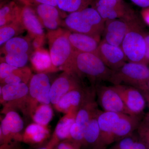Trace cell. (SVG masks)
<instances>
[{"mask_svg": "<svg viewBox=\"0 0 149 149\" xmlns=\"http://www.w3.org/2000/svg\"><path fill=\"white\" fill-rule=\"evenodd\" d=\"M146 35L141 21L134 14L130 18V27L121 45L130 62L145 64L146 49Z\"/></svg>", "mask_w": 149, "mask_h": 149, "instance_id": "277c9868", "label": "cell"}, {"mask_svg": "<svg viewBox=\"0 0 149 149\" xmlns=\"http://www.w3.org/2000/svg\"><path fill=\"white\" fill-rule=\"evenodd\" d=\"M123 113L99 111L97 120L100 128L102 144L105 149L114 143L113 130L116 123Z\"/></svg>", "mask_w": 149, "mask_h": 149, "instance_id": "2e32d148", "label": "cell"}, {"mask_svg": "<svg viewBox=\"0 0 149 149\" xmlns=\"http://www.w3.org/2000/svg\"><path fill=\"white\" fill-rule=\"evenodd\" d=\"M31 70L27 67L17 68L10 75L1 81L3 85L25 83L27 84L32 77Z\"/></svg>", "mask_w": 149, "mask_h": 149, "instance_id": "1f68e13d", "label": "cell"}, {"mask_svg": "<svg viewBox=\"0 0 149 149\" xmlns=\"http://www.w3.org/2000/svg\"><path fill=\"white\" fill-rule=\"evenodd\" d=\"M53 113L50 104H40L32 111V119L35 123L47 126L52 118Z\"/></svg>", "mask_w": 149, "mask_h": 149, "instance_id": "83f0119b", "label": "cell"}, {"mask_svg": "<svg viewBox=\"0 0 149 149\" xmlns=\"http://www.w3.org/2000/svg\"><path fill=\"white\" fill-rule=\"evenodd\" d=\"M14 1H15L17 3L22 6H29L32 7H34L39 5L45 4L50 5L56 7L58 8L56 0H14Z\"/></svg>", "mask_w": 149, "mask_h": 149, "instance_id": "e575fe53", "label": "cell"}, {"mask_svg": "<svg viewBox=\"0 0 149 149\" xmlns=\"http://www.w3.org/2000/svg\"><path fill=\"white\" fill-rule=\"evenodd\" d=\"M24 127V121L18 113L14 111L8 112L1 122V138L8 141L13 136L18 135Z\"/></svg>", "mask_w": 149, "mask_h": 149, "instance_id": "d6986e66", "label": "cell"}, {"mask_svg": "<svg viewBox=\"0 0 149 149\" xmlns=\"http://www.w3.org/2000/svg\"><path fill=\"white\" fill-rule=\"evenodd\" d=\"M145 40H146V56H145V64L147 65L149 63V35H146Z\"/></svg>", "mask_w": 149, "mask_h": 149, "instance_id": "ab89813d", "label": "cell"}, {"mask_svg": "<svg viewBox=\"0 0 149 149\" xmlns=\"http://www.w3.org/2000/svg\"><path fill=\"white\" fill-rule=\"evenodd\" d=\"M113 86L120 95L125 106L134 115L139 116L143 112L147 102L141 91L129 85Z\"/></svg>", "mask_w": 149, "mask_h": 149, "instance_id": "8fae6325", "label": "cell"}, {"mask_svg": "<svg viewBox=\"0 0 149 149\" xmlns=\"http://www.w3.org/2000/svg\"><path fill=\"white\" fill-rule=\"evenodd\" d=\"M30 57V54L27 53L8 54L1 57V62L21 68L26 67Z\"/></svg>", "mask_w": 149, "mask_h": 149, "instance_id": "d6a6232c", "label": "cell"}, {"mask_svg": "<svg viewBox=\"0 0 149 149\" xmlns=\"http://www.w3.org/2000/svg\"><path fill=\"white\" fill-rule=\"evenodd\" d=\"M21 20L24 29L27 30L32 40L37 38H45L44 26L32 7L23 6Z\"/></svg>", "mask_w": 149, "mask_h": 149, "instance_id": "e0dca14e", "label": "cell"}, {"mask_svg": "<svg viewBox=\"0 0 149 149\" xmlns=\"http://www.w3.org/2000/svg\"><path fill=\"white\" fill-rule=\"evenodd\" d=\"M115 143L106 149H148L138 134L133 133Z\"/></svg>", "mask_w": 149, "mask_h": 149, "instance_id": "f1b7e54d", "label": "cell"}, {"mask_svg": "<svg viewBox=\"0 0 149 149\" xmlns=\"http://www.w3.org/2000/svg\"><path fill=\"white\" fill-rule=\"evenodd\" d=\"M21 20L0 27V45L1 47L9 40L25 31Z\"/></svg>", "mask_w": 149, "mask_h": 149, "instance_id": "f546056e", "label": "cell"}, {"mask_svg": "<svg viewBox=\"0 0 149 149\" xmlns=\"http://www.w3.org/2000/svg\"><path fill=\"white\" fill-rule=\"evenodd\" d=\"M18 68L13 66L5 62H1L0 64V79L1 81L10 75Z\"/></svg>", "mask_w": 149, "mask_h": 149, "instance_id": "d590c367", "label": "cell"}, {"mask_svg": "<svg viewBox=\"0 0 149 149\" xmlns=\"http://www.w3.org/2000/svg\"><path fill=\"white\" fill-rule=\"evenodd\" d=\"M118 1H123V0H118Z\"/></svg>", "mask_w": 149, "mask_h": 149, "instance_id": "ee69618b", "label": "cell"}, {"mask_svg": "<svg viewBox=\"0 0 149 149\" xmlns=\"http://www.w3.org/2000/svg\"><path fill=\"white\" fill-rule=\"evenodd\" d=\"M2 102H11L24 99L29 95V86L25 83L7 84L1 86Z\"/></svg>", "mask_w": 149, "mask_h": 149, "instance_id": "d4e9b609", "label": "cell"}, {"mask_svg": "<svg viewBox=\"0 0 149 149\" xmlns=\"http://www.w3.org/2000/svg\"><path fill=\"white\" fill-rule=\"evenodd\" d=\"M141 15L144 22L149 26V7L142 9Z\"/></svg>", "mask_w": 149, "mask_h": 149, "instance_id": "74e56055", "label": "cell"}, {"mask_svg": "<svg viewBox=\"0 0 149 149\" xmlns=\"http://www.w3.org/2000/svg\"><path fill=\"white\" fill-rule=\"evenodd\" d=\"M58 7L65 13H70L88 8L95 0H56Z\"/></svg>", "mask_w": 149, "mask_h": 149, "instance_id": "4dcf8cb0", "label": "cell"}, {"mask_svg": "<svg viewBox=\"0 0 149 149\" xmlns=\"http://www.w3.org/2000/svg\"><path fill=\"white\" fill-rule=\"evenodd\" d=\"M70 32L60 27L48 31L46 35L53 64L64 71L67 70L74 52L68 38Z\"/></svg>", "mask_w": 149, "mask_h": 149, "instance_id": "3957f363", "label": "cell"}, {"mask_svg": "<svg viewBox=\"0 0 149 149\" xmlns=\"http://www.w3.org/2000/svg\"><path fill=\"white\" fill-rule=\"evenodd\" d=\"M95 90L99 103L104 111L135 116L125 106L113 86L98 85Z\"/></svg>", "mask_w": 149, "mask_h": 149, "instance_id": "52a82bcc", "label": "cell"}, {"mask_svg": "<svg viewBox=\"0 0 149 149\" xmlns=\"http://www.w3.org/2000/svg\"><path fill=\"white\" fill-rule=\"evenodd\" d=\"M148 90L149 91V77L148 80Z\"/></svg>", "mask_w": 149, "mask_h": 149, "instance_id": "7bdbcfd3", "label": "cell"}, {"mask_svg": "<svg viewBox=\"0 0 149 149\" xmlns=\"http://www.w3.org/2000/svg\"><path fill=\"white\" fill-rule=\"evenodd\" d=\"M37 149H52V148L49 145H48L47 146L40 147Z\"/></svg>", "mask_w": 149, "mask_h": 149, "instance_id": "b9f144b4", "label": "cell"}, {"mask_svg": "<svg viewBox=\"0 0 149 149\" xmlns=\"http://www.w3.org/2000/svg\"><path fill=\"white\" fill-rule=\"evenodd\" d=\"M29 95L32 100L41 104H50L51 85L47 73L32 75L29 82Z\"/></svg>", "mask_w": 149, "mask_h": 149, "instance_id": "4fadbf2b", "label": "cell"}, {"mask_svg": "<svg viewBox=\"0 0 149 149\" xmlns=\"http://www.w3.org/2000/svg\"><path fill=\"white\" fill-rule=\"evenodd\" d=\"M49 135L47 126H43L34 123L29 124L25 128L23 135L25 142L32 144L42 143Z\"/></svg>", "mask_w": 149, "mask_h": 149, "instance_id": "4316f807", "label": "cell"}, {"mask_svg": "<svg viewBox=\"0 0 149 149\" xmlns=\"http://www.w3.org/2000/svg\"><path fill=\"white\" fill-rule=\"evenodd\" d=\"M141 122L138 116L122 114L116 123L113 130L114 143L133 134Z\"/></svg>", "mask_w": 149, "mask_h": 149, "instance_id": "ffe728a7", "label": "cell"}, {"mask_svg": "<svg viewBox=\"0 0 149 149\" xmlns=\"http://www.w3.org/2000/svg\"><path fill=\"white\" fill-rule=\"evenodd\" d=\"M134 4L143 8L149 7V0H130Z\"/></svg>", "mask_w": 149, "mask_h": 149, "instance_id": "f35d334b", "label": "cell"}, {"mask_svg": "<svg viewBox=\"0 0 149 149\" xmlns=\"http://www.w3.org/2000/svg\"><path fill=\"white\" fill-rule=\"evenodd\" d=\"M68 38L75 52L97 54L100 42V39L91 35L70 31Z\"/></svg>", "mask_w": 149, "mask_h": 149, "instance_id": "ac0fdd59", "label": "cell"}, {"mask_svg": "<svg viewBox=\"0 0 149 149\" xmlns=\"http://www.w3.org/2000/svg\"><path fill=\"white\" fill-rule=\"evenodd\" d=\"M136 130L138 136L149 149V113L141 121Z\"/></svg>", "mask_w": 149, "mask_h": 149, "instance_id": "836d02e7", "label": "cell"}, {"mask_svg": "<svg viewBox=\"0 0 149 149\" xmlns=\"http://www.w3.org/2000/svg\"><path fill=\"white\" fill-rule=\"evenodd\" d=\"M92 5L105 22L123 18L131 10L118 0H95Z\"/></svg>", "mask_w": 149, "mask_h": 149, "instance_id": "5bb4252c", "label": "cell"}, {"mask_svg": "<svg viewBox=\"0 0 149 149\" xmlns=\"http://www.w3.org/2000/svg\"><path fill=\"white\" fill-rule=\"evenodd\" d=\"M22 7L14 0L1 3L0 27L21 20Z\"/></svg>", "mask_w": 149, "mask_h": 149, "instance_id": "484cf974", "label": "cell"}, {"mask_svg": "<svg viewBox=\"0 0 149 149\" xmlns=\"http://www.w3.org/2000/svg\"><path fill=\"white\" fill-rule=\"evenodd\" d=\"M55 149H79L73 143L63 141L55 146Z\"/></svg>", "mask_w": 149, "mask_h": 149, "instance_id": "8d00e7d4", "label": "cell"}, {"mask_svg": "<svg viewBox=\"0 0 149 149\" xmlns=\"http://www.w3.org/2000/svg\"><path fill=\"white\" fill-rule=\"evenodd\" d=\"M66 71L72 73L80 80L83 77H87L94 83L109 81L113 72L97 54L75 51Z\"/></svg>", "mask_w": 149, "mask_h": 149, "instance_id": "6da1fadb", "label": "cell"}, {"mask_svg": "<svg viewBox=\"0 0 149 149\" xmlns=\"http://www.w3.org/2000/svg\"><path fill=\"white\" fill-rule=\"evenodd\" d=\"M81 80L71 72L64 71L51 85L50 97L54 106L67 93L73 89L82 87Z\"/></svg>", "mask_w": 149, "mask_h": 149, "instance_id": "30bf717a", "label": "cell"}, {"mask_svg": "<svg viewBox=\"0 0 149 149\" xmlns=\"http://www.w3.org/2000/svg\"><path fill=\"white\" fill-rule=\"evenodd\" d=\"M97 54L104 64L113 71L120 68L128 60L121 47L113 45L103 40L99 44Z\"/></svg>", "mask_w": 149, "mask_h": 149, "instance_id": "7c38bea8", "label": "cell"}, {"mask_svg": "<svg viewBox=\"0 0 149 149\" xmlns=\"http://www.w3.org/2000/svg\"><path fill=\"white\" fill-rule=\"evenodd\" d=\"M149 77V68L146 64L129 62L113 71L109 82L113 85L132 86L143 92L149 91L148 87Z\"/></svg>", "mask_w": 149, "mask_h": 149, "instance_id": "5b68a950", "label": "cell"}, {"mask_svg": "<svg viewBox=\"0 0 149 149\" xmlns=\"http://www.w3.org/2000/svg\"><path fill=\"white\" fill-rule=\"evenodd\" d=\"M95 92L85 91L83 87L76 88L65 94L59 101L55 108L65 114L77 112L87 101L95 96Z\"/></svg>", "mask_w": 149, "mask_h": 149, "instance_id": "9c48e42d", "label": "cell"}, {"mask_svg": "<svg viewBox=\"0 0 149 149\" xmlns=\"http://www.w3.org/2000/svg\"><path fill=\"white\" fill-rule=\"evenodd\" d=\"M77 112L65 114L57 124L54 133L53 138L49 145L53 148L60 141L70 139V130L75 121Z\"/></svg>", "mask_w": 149, "mask_h": 149, "instance_id": "603a6c76", "label": "cell"}, {"mask_svg": "<svg viewBox=\"0 0 149 149\" xmlns=\"http://www.w3.org/2000/svg\"><path fill=\"white\" fill-rule=\"evenodd\" d=\"M105 21L94 8L69 13L63 20V25L72 32L83 33L100 39Z\"/></svg>", "mask_w": 149, "mask_h": 149, "instance_id": "7a4b0ae2", "label": "cell"}, {"mask_svg": "<svg viewBox=\"0 0 149 149\" xmlns=\"http://www.w3.org/2000/svg\"><path fill=\"white\" fill-rule=\"evenodd\" d=\"M134 14L132 10L123 18L105 22L103 40L113 45L121 47L130 27V18Z\"/></svg>", "mask_w": 149, "mask_h": 149, "instance_id": "ba28073f", "label": "cell"}, {"mask_svg": "<svg viewBox=\"0 0 149 149\" xmlns=\"http://www.w3.org/2000/svg\"><path fill=\"white\" fill-rule=\"evenodd\" d=\"M94 97L86 102L77 111L75 121L70 130V139L74 144L81 146L85 129L91 119L98 111Z\"/></svg>", "mask_w": 149, "mask_h": 149, "instance_id": "8992f818", "label": "cell"}, {"mask_svg": "<svg viewBox=\"0 0 149 149\" xmlns=\"http://www.w3.org/2000/svg\"><path fill=\"white\" fill-rule=\"evenodd\" d=\"M30 59L32 67L37 73H47L58 70L53 64L49 52L42 47L34 50Z\"/></svg>", "mask_w": 149, "mask_h": 149, "instance_id": "7402d4cb", "label": "cell"}, {"mask_svg": "<svg viewBox=\"0 0 149 149\" xmlns=\"http://www.w3.org/2000/svg\"><path fill=\"white\" fill-rule=\"evenodd\" d=\"M32 8L35 9L44 28L48 31L60 28V26L63 25L61 17L67 16L58 8L50 5L43 4Z\"/></svg>", "mask_w": 149, "mask_h": 149, "instance_id": "9a60e30c", "label": "cell"}, {"mask_svg": "<svg viewBox=\"0 0 149 149\" xmlns=\"http://www.w3.org/2000/svg\"><path fill=\"white\" fill-rule=\"evenodd\" d=\"M142 93L143 94L144 97H145V99H146V101L147 103H148L149 107V91L142 92Z\"/></svg>", "mask_w": 149, "mask_h": 149, "instance_id": "60d3db41", "label": "cell"}, {"mask_svg": "<svg viewBox=\"0 0 149 149\" xmlns=\"http://www.w3.org/2000/svg\"><path fill=\"white\" fill-rule=\"evenodd\" d=\"M32 39L27 37H17L9 40L1 47V55L8 54L27 53L32 54L33 48Z\"/></svg>", "mask_w": 149, "mask_h": 149, "instance_id": "cb8c5ba5", "label": "cell"}, {"mask_svg": "<svg viewBox=\"0 0 149 149\" xmlns=\"http://www.w3.org/2000/svg\"><path fill=\"white\" fill-rule=\"evenodd\" d=\"M98 112L91 119L85 129L80 149H106L103 146L101 139L97 120Z\"/></svg>", "mask_w": 149, "mask_h": 149, "instance_id": "44dd1931", "label": "cell"}]
</instances>
